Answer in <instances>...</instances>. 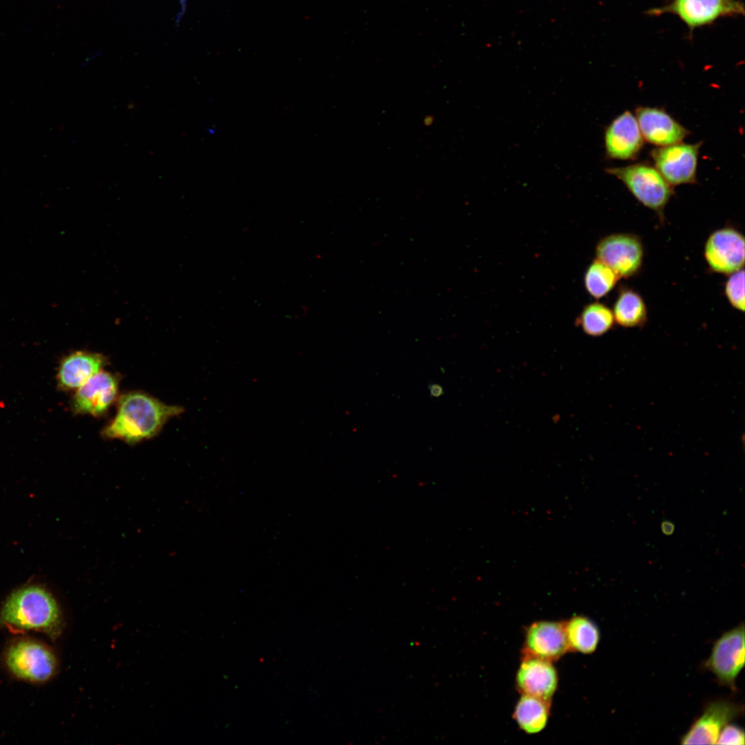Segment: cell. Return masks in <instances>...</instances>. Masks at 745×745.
I'll return each mask as SVG.
<instances>
[{"label":"cell","instance_id":"cell-3","mask_svg":"<svg viewBox=\"0 0 745 745\" xmlns=\"http://www.w3.org/2000/svg\"><path fill=\"white\" fill-rule=\"evenodd\" d=\"M8 670L15 677L32 683H43L54 676L58 661L45 644L30 638L12 641L5 653Z\"/></svg>","mask_w":745,"mask_h":745},{"label":"cell","instance_id":"cell-10","mask_svg":"<svg viewBox=\"0 0 745 745\" xmlns=\"http://www.w3.org/2000/svg\"><path fill=\"white\" fill-rule=\"evenodd\" d=\"M704 257L711 269L717 273L731 275L744 265V237L732 228L714 231L704 247Z\"/></svg>","mask_w":745,"mask_h":745},{"label":"cell","instance_id":"cell-4","mask_svg":"<svg viewBox=\"0 0 745 745\" xmlns=\"http://www.w3.org/2000/svg\"><path fill=\"white\" fill-rule=\"evenodd\" d=\"M606 171L621 180L642 204L662 215L673 191L655 168L638 163Z\"/></svg>","mask_w":745,"mask_h":745},{"label":"cell","instance_id":"cell-24","mask_svg":"<svg viewBox=\"0 0 745 745\" xmlns=\"http://www.w3.org/2000/svg\"><path fill=\"white\" fill-rule=\"evenodd\" d=\"M661 528L662 533L666 535H670L673 533L675 530V526L673 523L670 521H664L661 524Z\"/></svg>","mask_w":745,"mask_h":745},{"label":"cell","instance_id":"cell-23","mask_svg":"<svg viewBox=\"0 0 745 745\" xmlns=\"http://www.w3.org/2000/svg\"><path fill=\"white\" fill-rule=\"evenodd\" d=\"M716 744H744V730L735 724H726L719 733Z\"/></svg>","mask_w":745,"mask_h":745},{"label":"cell","instance_id":"cell-21","mask_svg":"<svg viewBox=\"0 0 745 745\" xmlns=\"http://www.w3.org/2000/svg\"><path fill=\"white\" fill-rule=\"evenodd\" d=\"M619 279V276L610 268L596 259L586 272L585 286L592 297L599 299L615 287Z\"/></svg>","mask_w":745,"mask_h":745},{"label":"cell","instance_id":"cell-15","mask_svg":"<svg viewBox=\"0 0 745 745\" xmlns=\"http://www.w3.org/2000/svg\"><path fill=\"white\" fill-rule=\"evenodd\" d=\"M557 680L551 662L533 657H524L516 677L518 689L523 695L546 701H550Z\"/></svg>","mask_w":745,"mask_h":745},{"label":"cell","instance_id":"cell-14","mask_svg":"<svg viewBox=\"0 0 745 745\" xmlns=\"http://www.w3.org/2000/svg\"><path fill=\"white\" fill-rule=\"evenodd\" d=\"M635 114L643 138L657 146L680 143L689 134L683 126L662 109L639 106Z\"/></svg>","mask_w":745,"mask_h":745},{"label":"cell","instance_id":"cell-12","mask_svg":"<svg viewBox=\"0 0 745 745\" xmlns=\"http://www.w3.org/2000/svg\"><path fill=\"white\" fill-rule=\"evenodd\" d=\"M569 651L565 622L540 621L527 630L524 657L555 661Z\"/></svg>","mask_w":745,"mask_h":745},{"label":"cell","instance_id":"cell-11","mask_svg":"<svg viewBox=\"0 0 745 745\" xmlns=\"http://www.w3.org/2000/svg\"><path fill=\"white\" fill-rule=\"evenodd\" d=\"M119 379L103 370L79 387L74 395L72 408L77 414L100 416L115 400Z\"/></svg>","mask_w":745,"mask_h":745},{"label":"cell","instance_id":"cell-9","mask_svg":"<svg viewBox=\"0 0 745 745\" xmlns=\"http://www.w3.org/2000/svg\"><path fill=\"white\" fill-rule=\"evenodd\" d=\"M743 706L727 699L709 702L681 738L682 744H716L722 729L743 713Z\"/></svg>","mask_w":745,"mask_h":745},{"label":"cell","instance_id":"cell-17","mask_svg":"<svg viewBox=\"0 0 745 745\" xmlns=\"http://www.w3.org/2000/svg\"><path fill=\"white\" fill-rule=\"evenodd\" d=\"M550 706V701L523 695L515 706L513 717L526 733H537L546 725Z\"/></svg>","mask_w":745,"mask_h":745},{"label":"cell","instance_id":"cell-7","mask_svg":"<svg viewBox=\"0 0 745 745\" xmlns=\"http://www.w3.org/2000/svg\"><path fill=\"white\" fill-rule=\"evenodd\" d=\"M701 145L677 143L653 149L650 156L655 168L671 186L693 183Z\"/></svg>","mask_w":745,"mask_h":745},{"label":"cell","instance_id":"cell-22","mask_svg":"<svg viewBox=\"0 0 745 745\" xmlns=\"http://www.w3.org/2000/svg\"><path fill=\"white\" fill-rule=\"evenodd\" d=\"M725 284V294L730 304L735 309L744 311V268L730 275Z\"/></svg>","mask_w":745,"mask_h":745},{"label":"cell","instance_id":"cell-5","mask_svg":"<svg viewBox=\"0 0 745 745\" xmlns=\"http://www.w3.org/2000/svg\"><path fill=\"white\" fill-rule=\"evenodd\" d=\"M677 16L692 32L725 17L744 14V3L738 0H673L670 3L650 9L646 14Z\"/></svg>","mask_w":745,"mask_h":745},{"label":"cell","instance_id":"cell-2","mask_svg":"<svg viewBox=\"0 0 745 745\" xmlns=\"http://www.w3.org/2000/svg\"><path fill=\"white\" fill-rule=\"evenodd\" d=\"M183 410L146 393L130 392L119 398L116 416L103 435L133 444L156 435L168 419Z\"/></svg>","mask_w":745,"mask_h":745},{"label":"cell","instance_id":"cell-13","mask_svg":"<svg viewBox=\"0 0 745 745\" xmlns=\"http://www.w3.org/2000/svg\"><path fill=\"white\" fill-rule=\"evenodd\" d=\"M604 142L606 153L610 159L627 160L637 157L644 138L637 119L630 112L622 113L608 126Z\"/></svg>","mask_w":745,"mask_h":745},{"label":"cell","instance_id":"cell-20","mask_svg":"<svg viewBox=\"0 0 745 745\" xmlns=\"http://www.w3.org/2000/svg\"><path fill=\"white\" fill-rule=\"evenodd\" d=\"M577 321L586 335L599 337L613 328L615 319L610 308L600 303H593L584 308Z\"/></svg>","mask_w":745,"mask_h":745},{"label":"cell","instance_id":"cell-25","mask_svg":"<svg viewBox=\"0 0 745 745\" xmlns=\"http://www.w3.org/2000/svg\"><path fill=\"white\" fill-rule=\"evenodd\" d=\"M428 388L431 397H438L443 394V388L439 384H431L430 385H429Z\"/></svg>","mask_w":745,"mask_h":745},{"label":"cell","instance_id":"cell-6","mask_svg":"<svg viewBox=\"0 0 745 745\" xmlns=\"http://www.w3.org/2000/svg\"><path fill=\"white\" fill-rule=\"evenodd\" d=\"M744 665V625L741 623L722 634L714 643L704 667L718 682L736 691L735 681Z\"/></svg>","mask_w":745,"mask_h":745},{"label":"cell","instance_id":"cell-16","mask_svg":"<svg viewBox=\"0 0 745 745\" xmlns=\"http://www.w3.org/2000/svg\"><path fill=\"white\" fill-rule=\"evenodd\" d=\"M107 364L101 354L77 351L66 357L61 362L58 373L59 386L63 390L79 388Z\"/></svg>","mask_w":745,"mask_h":745},{"label":"cell","instance_id":"cell-1","mask_svg":"<svg viewBox=\"0 0 745 745\" xmlns=\"http://www.w3.org/2000/svg\"><path fill=\"white\" fill-rule=\"evenodd\" d=\"M0 625L16 630H34L57 639L64 628L60 606L46 588L23 586L12 592L0 609Z\"/></svg>","mask_w":745,"mask_h":745},{"label":"cell","instance_id":"cell-26","mask_svg":"<svg viewBox=\"0 0 745 745\" xmlns=\"http://www.w3.org/2000/svg\"><path fill=\"white\" fill-rule=\"evenodd\" d=\"M432 121H433V119H431V118H430V117H426V119H424V123H425L426 125H429V124H430V123H432Z\"/></svg>","mask_w":745,"mask_h":745},{"label":"cell","instance_id":"cell-18","mask_svg":"<svg viewBox=\"0 0 745 745\" xmlns=\"http://www.w3.org/2000/svg\"><path fill=\"white\" fill-rule=\"evenodd\" d=\"M565 630L570 651L590 654L596 650L600 638L599 630L589 618L575 616L565 623Z\"/></svg>","mask_w":745,"mask_h":745},{"label":"cell","instance_id":"cell-8","mask_svg":"<svg viewBox=\"0 0 745 745\" xmlns=\"http://www.w3.org/2000/svg\"><path fill=\"white\" fill-rule=\"evenodd\" d=\"M597 259L610 268L619 277H629L640 269L644 248L637 236L619 233L602 239L596 248Z\"/></svg>","mask_w":745,"mask_h":745},{"label":"cell","instance_id":"cell-19","mask_svg":"<svg viewBox=\"0 0 745 745\" xmlns=\"http://www.w3.org/2000/svg\"><path fill=\"white\" fill-rule=\"evenodd\" d=\"M615 321L624 328L643 326L647 319V309L644 299L637 292L623 289L613 307Z\"/></svg>","mask_w":745,"mask_h":745}]
</instances>
